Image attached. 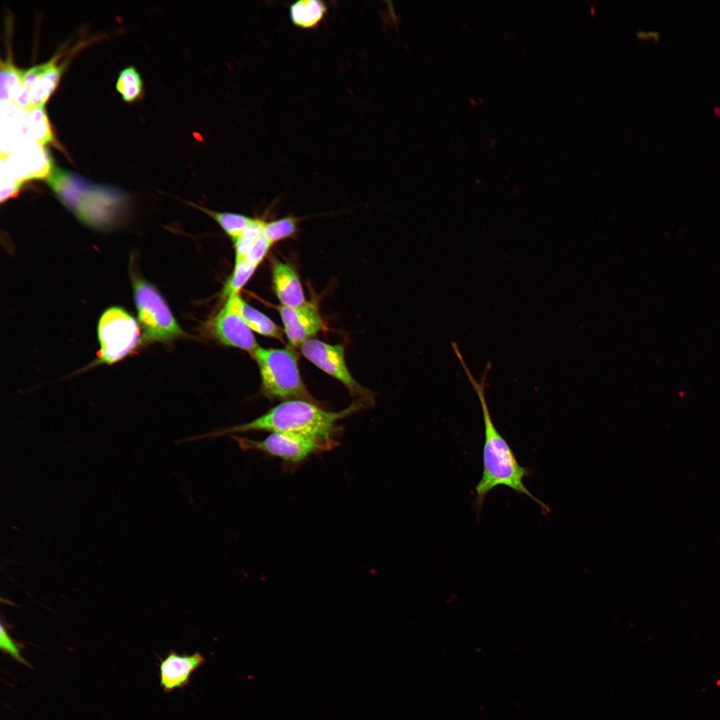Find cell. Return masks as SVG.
<instances>
[{
  "label": "cell",
  "mask_w": 720,
  "mask_h": 720,
  "mask_svg": "<svg viewBox=\"0 0 720 720\" xmlns=\"http://www.w3.org/2000/svg\"><path fill=\"white\" fill-rule=\"evenodd\" d=\"M384 402V399L366 389L353 393L350 407L334 433V443L343 448L358 442L360 435L379 413Z\"/></svg>",
  "instance_id": "18"
},
{
  "label": "cell",
  "mask_w": 720,
  "mask_h": 720,
  "mask_svg": "<svg viewBox=\"0 0 720 720\" xmlns=\"http://www.w3.org/2000/svg\"><path fill=\"white\" fill-rule=\"evenodd\" d=\"M398 333L379 328L360 353L351 360L353 393L365 389L385 359L395 350Z\"/></svg>",
  "instance_id": "19"
},
{
  "label": "cell",
  "mask_w": 720,
  "mask_h": 720,
  "mask_svg": "<svg viewBox=\"0 0 720 720\" xmlns=\"http://www.w3.org/2000/svg\"><path fill=\"white\" fill-rule=\"evenodd\" d=\"M32 124L29 104L14 90L1 94V149L13 151L16 137Z\"/></svg>",
  "instance_id": "21"
},
{
  "label": "cell",
  "mask_w": 720,
  "mask_h": 720,
  "mask_svg": "<svg viewBox=\"0 0 720 720\" xmlns=\"http://www.w3.org/2000/svg\"><path fill=\"white\" fill-rule=\"evenodd\" d=\"M70 270L93 305L134 340L167 344L191 321L192 294L175 281L139 274L84 248Z\"/></svg>",
  "instance_id": "2"
},
{
  "label": "cell",
  "mask_w": 720,
  "mask_h": 720,
  "mask_svg": "<svg viewBox=\"0 0 720 720\" xmlns=\"http://www.w3.org/2000/svg\"><path fill=\"white\" fill-rule=\"evenodd\" d=\"M407 403L410 434L423 458L444 460L460 452L448 413L437 396L411 387Z\"/></svg>",
  "instance_id": "12"
},
{
  "label": "cell",
  "mask_w": 720,
  "mask_h": 720,
  "mask_svg": "<svg viewBox=\"0 0 720 720\" xmlns=\"http://www.w3.org/2000/svg\"><path fill=\"white\" fill-rule=\"evenodd\" d=\"M349 655L367 676L393 677L435 694L450 693L477 675L494 672L471 655L448 650L406 649L392 660Z\"/></svg>",
  "instance_id": "7"
},
{
  "label": "cell",
  "mask_w": 720,
  "mask_h": 720,
  "mask_svg": "<svg viewBox=\"0 0 720 720\" xmlns=\"http://www.w3.org/2000/svg\"><path fill=\"white\" fill-rule=\"evenodd\" d=\"M46 224L8 234L7 240H2L1 262L32 278L48 269L71 266L81 248L78 237L64 219Z\"/></svg>",
  "instance_id": "9"
},
{
  "label": "cell",
  "mask_w": 720,
  "mask_h": 720,
  "mask_svg": "<svg viewBox=\"0 0 720 720\" xmlns=\"http://www.w3.org/2000/svg\"><path fill=\"white\" fill-rule=\"evenodd\" d=\"M682 529H683L685 535L687 536V538L689 539L691 546L694 549V551L699 559V562L701 563V565L703 567L704 572L706 573L708 579L710 580L711 584L713 585L715 592L718 596L719 602H720V573L715 572L708 564L705 556L703 555L695 538L693 537V534H692L689 526L684 525L682 527Z\"/></svg>",
  "instance_id": "23"
},
{
  "label": "cell",
  "mask_w": 720,
  "mask_h": 720,
  "mask_svg": "<svg viewBox=\"0 0 720 720\" xmlns=\"http://www.w3.org/2000/svg\"><path fill=\"white\" fill-rule=\"evenodd\" d=\"M417 464L425 497L438 521H449L485 492L484 479L472 452H459L444 460L421 457Z\"/></svg>",
  "instance_id": "8"
},
{
  "label": "cell",
  "mask_w": 720,
  "mask_h": 720,
  "mask_svg": "<svg viewBox=\"0 0 720 720\" xmlns=\"http://www.w3.org/2000/svg\"><path fill=\"white\" fill-rule=\"evenodd\" d=\"M491 10L483 1L451 0L434 8V26L442 40L469 44L485 31Z\"/></svg>",
  "instance_id": "14"
},
{
  "label": "cell",
  "mask_w": 720,
  "mask_h": 720,
  "mask_svg": "<svg viewBox=\"0 0 720 720\" xmlns=\"http://www.w3.org/2000/svg\"><path fill=\"white\" fill-rule=\"evenodd\" d=\"M303 315L319 326L350 361L360 353L379 329L356 320L324 318L306 312Z\"/></svg>",
  "instance_id": "17"
},
{
  "label": "cell",
  "mask_w": 720,
  "mask_h": 720,
  "mask_svg": "<svg viewBox=\"0 0 720 720\" xmlns=\"http://www.w3.org/2000/svg\"><path fill=\"white\" fill-rule=\"evenodd\" d=\"M150 523L141 548L175 544L197 529L211 512L210 490L186 462L169 459L151 473L146 489Z\"/></svg>",
  "instance_id": "5"
},
{
  "label": "cell",
  "mask_w": 720,
  "mask_h": 720,
  "mask_svg": "<svg viewBox=\"0 0 720 720\" xmlns=\"http://www.w3.org/2000/svg\"><path fill=\"white\" fill-rule=\"evenodd\" d=\"M445 346V331L439 326H426L398 334L395 349L408 366L439 355Z\"/></svg>",
  "instance_id": "20"
},
{
  "label": "cell",
  "mask_w": 720,
  "mask_h": 720,
  "mask_svg": "<svg viewBox=\"0 0 720 720\" xmlns=\"http://www.w3.org/2000/svg\"><path fill=\"white\" fill-rule=\"evenodd\" d=\"M43 169L44 191L53 213L61 219L77 215L91 224L66 161L53 160Z\"/></svg>",
  "instance_id": "15"
},
{
  "label": "cell",
  "mask_w": 720,
  "mask_h": 720,
  "mask_svg": "<svg viewBox=\"0 0 720 720\" xmlns=\"http://www.w3.org/2000/svg\"><path fill=\"white\" fill-rule=\"evenodd\" d=\"M408 367L395 349L376 370L365 389L386 400L398 386Z\"/></svg>",
  "instance_id": "22"
},
{
  "label": "cell",
  "mask_w": 720,
  "mask_h": 720,
  "mask_svg": "<svg viewBox=\"0 0 720 720\" xmlns=\"http://www.w3.org/2000/svg\"><path fill=\"white\" fill-rule=\"evenodd\" d=\"M318 497L335 516L368 525L377 531L389 520L377 494L339 457L322 476Z\"/></svg>",
  "instance_id": "10"
},
{
  "label": "cell",
  "mask_w": 720,
  "mask_h": 720,
  "mask_svg": "<svg viewBox=\"0 0 720 720\" xmlns=\"http://www.w3.org/2000/svg\"><path fill=\"white\" fill-rule=\"evenodd\" d=\"M203 383L195 390V410L201 451L217 507L224 512L248 513L274 502V496L236 435L211 417L202 406Z\"/></svg>",
  "instance_id": "4"
},
{
  "label": "cell",
  "mask_w": 720,
  "mask_h": 720,
  "mask_svg": "<svg viewBox=\"0 0 720 720\" xmlns=\"http://www.w3.org/2000/svg\"><path fill=\"white\" fill-rule=\"evenodd\" d=\"M338 457L377 495L399 505L423 510L426 497L400 473L370 455L359 442L343 447Z\"/></svg>",
  "instance_id": "13"
},
{
  "label": "cell",
  "mask_w": 720,
  "mask_h": 720,
  "mask_svg": "<svg viewBox=\"0 0 720 720\" xmlns=\"http://www.w3.org/2000/svg\"><path fill=\"white\" fill-rule=\"evenodd\" d=\"M453 532L478 553L513 574L527 592L560 602L559 591L529 566L519 547L517 523L512 516L496 517L465 508L450 520Z\"/></svg>",
  "instance_id": "6"
},
{
  "label": "cell",
  "mask_w": 720,
  "mask_h": 720,
  "mask_svg": "<svg viewBox=\"0 0 720 720\" xmlns=\"http://www.w3.org/2000/svg\"><path fill=\"white\" fill-rule=\"evenodd\" d=\"M174 134L189 153L207 150L215 143L216 133L212 115L200 99L184 104L174 125Z\"/></svg>",
  "instance_id": "16"
},
{
  "label": "cell",
  "mask_w": 720,
  "mask_h": 720,
  "mask_svg": "<svg viewBox=\"0 0 720 720\" xmlns=\"http://www.w3.org/2000/svg\"><path fill=\"white\" fill-rule=\"evenodd\" d=\"M545 608L543 604H534L503 618L487 615L475 605L459 600H431L378 631L332 642L294 654L292 658L322 657L395 646L460 652L481 660L496 671L507 631L539 615Z\"/></svg>",
  "instance_id": "1"
},
{
  "label": "cell",
  "mask_w": 720,
  "mask_h": 720,
  "mask_svg": "<svg viewBox=\"0 0 720 720\" xmlns=\"http://www.w3.org/2000/svg\"><path fill=\"white\" fill-rule=\"evenodd\" d=\"M388 549L394 590L404 598L453 599L475 605L449 558L445 532L431 522L388 520L378 531Z\"/></svg>",
  "instance_id": "3"
},
{
  "label": "cell",
  "mask_w": 720,
  "mask_h": 720,
  "mask_svg": "<svg viewBox=\"0 0 720 720\" xmlns=\"http://www.w3.org/2000/svg\"><path fill=\"white\" fill-rule=\"evenodd\" d=\"M93 105V98H86L83 88L38 105L29 104L31 121L44 137L50 162L66 159L85 130Z\"/></svg>",
  "instance_id": "11"
}]
</instances>
